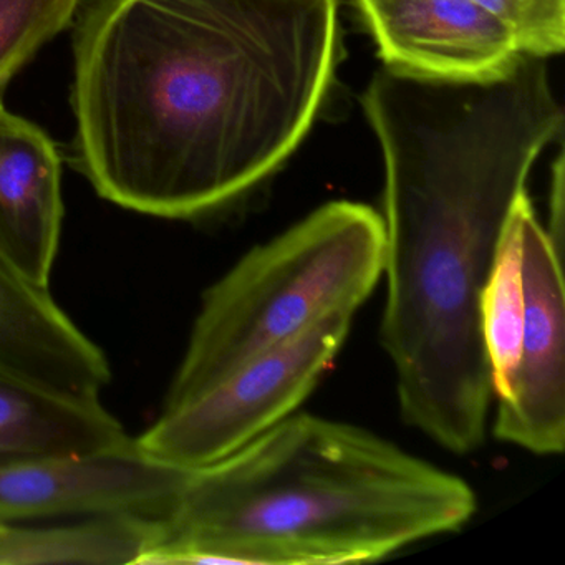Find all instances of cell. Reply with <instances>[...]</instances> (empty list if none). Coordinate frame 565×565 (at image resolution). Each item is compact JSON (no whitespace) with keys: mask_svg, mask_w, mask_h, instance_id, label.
I'll use <instances>...</instances> for the list:
<instances>
[{"mask_svg":"<svg viewBox=\"0 0 565 565\" xmlns=\"http://www.w3.org/2000/svg\"><path fill=\"white\" fill-rule=\"evenodd\" d=\"M130 441L100 396L72 395L0 363V458L98 455Z\"/></svg>","mask_w":565,"mask_h":565,"instance_id":"cell-11","label":"cell"},{"mask_svg":"<svg viewBox=\"0 0 565 565\" xmlns=\"http://www.w3.org/2000/svg\"><path fill=\"white\" fill-rule=\"evenodd\" d=\"M0 363L72 395L100 396L111 382L105 350L2 254Z\"/></svg>","mask_w":565,"mask_h":565,"instance_id":"cell-10","label":"cell"},{"mask_svg":"<svg viewBox=\"0 0 565 565\" xmlns=\"http://www.w3.org/2000/svg\"><path fill=\"white\" fill-rule=\"evenodd\" d=\"M458 476L349 423L294 413L226 458L188 469L140 565L359 564L459 531Z\"/></svg>","mask_w":565,"mask_h":565,"instance_id":"cell-3","label":"cell"},{"mask_svg":"<svg viewBox=\"0 0 565 565\" xmlns=\"http://www.w3.org/2000/svg\"><path fill=\"white\" fill-rule=\"evenodd\" d=\"M353 313H339L280 343L173 408L137 436L160 461L196 469L249 445L294 415L342 350Z\"/></svg>","mask_w":565,"mask_h":565,"instance_id":"cell-5","label":"cell"},{"mask_svg":"<svg viewBox=\"0 0 565 565\" xmlns=\"http://www.w3.org/2000/svg\"><path fill=\"white\" fill-rule=\"evenodd\" d=\"M64 216L58 148L41 127L0 104V254L49 287Z\"/></svg>","mask_w":565,"mask_h":565,"instance_id":"cell-9","label":"cell"},{"mask_svg":"<svg viewBox=\"0 0 565 565\" xmlns=\"http://www.w3.org/2000/svg\"><path fill=\"white\" fill-rule=\"evenodd\" d=\"M72 164L161 220L214 216L299 150L342 58L339 0H82Z\"/></svg>","mask_w":565,"mask_h":565,"instance_id":"cell-1","label":"cell"},{"mask_svg":"<svg viewBox=\"0 0 565 565\" xmlns=\"http://www.w3.org/2000/svg\"><path fill=\"white\" fill-rule=\"evenodd\" d=\"M514 35L522 55L548 58L565 49V0H475Z\"/></svg>","mask_w":565,"mask_h":565,"instance_id":"cell-14","label":"cell"},{"mask_svg":"<svg viewBox=\"0 0 565 565\" xmlns=\"http://www.w3.org/2000/svg\"><path fill=\"white\" fill-rule=\"evenodd\" d=\"M521 257L522 312L518 363L495 393L492 431L534 455L565 448V296L562 253L535 216L529 194L514 207Z\"/></svg>","mask_w":565,"mask_h":565,"instance_id":"cell-6","label":"cell"},{"mask_svg":"<svg viewBox=\"0 0 565 565\" xmlns=\"http://www.w3.org/2000/svg\"><path fill=\"white\" fill-rule=\"evenodd\" d=\"M188 469L148 455L137 438L88 456L0 458V524L170 512Z\"/></svg>","mask_w":565,"mask_h":565,"instance_id":"cell-7","label":"cell"},{"mask_svg":"<svg viewBox=\"0 0 565 565\" xmlns=\"http://www.w3.org/2000/svg\"><path fill=\"white\" fill-rule=\"evenodd\" d=\"M558 253L564 249V181H562V160L558 158L555 167L554 183H552L551 220L545 227Z\"/></svg>","mask_w":565,"mask_h":565,"instance_id":"cell-15","label":"cell"},{"mask_svg":"<svg viewBox=\"0 0 565 565\" xmlns=\"http://www.w3.org/2000/svg\"><path fill=\"white\" fill-rule=\"evenodd\" d=\"M383 67L413 77L482 82L522 57L514 35L475 0H353Z\"/></svg>","mask_w":565,"mask_h":565,"instance_id":"cell-8","label":"cell"},{"mask_svg":"<svg viewBox=\"0 0 565 565\" xmlns=\"http://www.w3.org/2000/svg\"><path fill=\"white\" fill-rule=\"evenodd\" d=\"M522 312L524 299L519 236L514 214H511L481 303L482 337L491 366L494 395L504 388L518 363Z\"/></svg>","mask_w":565,"mask_h":565,"instance_id":"cell-12","label":"cell"},{"mask_svg":"<svg viewBox=\"0 0 565 565\" xmlns=\"http://www.w3.org/2000/svg\"><path fill=\"white\" fill-rule=\"evenodd\" d=\"M383 266L382 216L353 201L323 204L253 247L203 294L163 408L330 317L355 316Z\"/></svg>","mask_w":565,"mask_h":565,"instance_id":"cell-4","label":"cell"},{"mask_svg":"<svg viewBox=\"0 0 565 565\" xmlns=\"http://www.w3.org/2000/svg\"><path fill=\"white\" fill-rule=\"evenodd\" d=\"M362 108L385 168L380 342L403 419L455 455L486 438L492 376L481 303L532 168L562 134L547 58L446 82L380 68Z\"/></svg>","mask_w":565,"mask_h":565,"instance_id":"cell-2","label":"cell"},{"mask_svg":"<svg viewBox=\"0 0 565 565\" xmlns=\"http://www.w3.org/2000/svg\"><path fill=\"white\" fill-rule=\"evenodd\" d=\"M82 0H0V104L15 75L74 24Z\"/></svg>","mask_w":565,"mask_h":565,"instance_id":"cell-13","label":"cell"}]
</instances>
